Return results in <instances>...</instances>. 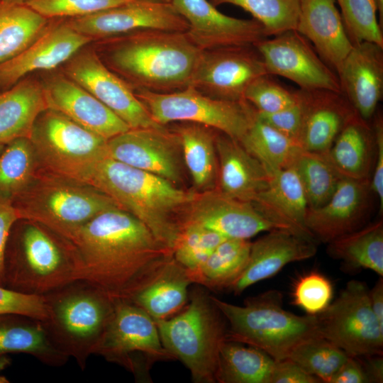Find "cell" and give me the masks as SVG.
<instances>
[{
    "label": "cell",
    "instance_id": "cell-53",
    "mask_svg": "<svg viewBox=\"0 0 383 383\" xmlns=\"http://www.w3.org/2000/svg\"><path fill=\"white\" fill-rule=\"evenodd\" d=\"M364 366L356 357H348L331 378L330 383H368Z\"/></svg>",
    "mask_w": 383,
    "mask_h": 383
},
{
    "label": "cell",
    "instance_id": "cell-59",
    "mask_svg": "<svg viewBox=\"0 0 383 383\" xmlns=\"http://www.w3.org/2000/svg\"><path fill=\"white\" fill-rule=\"evenodd\" d=\"M9 379L3 375L0 374V383H9Z\"/></svg>",
    "mask_w": 383,
    "mask_h": 383
},
{
    "label": "cell",
    "instance_id": "cell-45",
    "mask_svg": "<svg viewBox=\"0 0 383 383\" xmlns=\"http://www.w3.org/2000/svg\"><path fill=\"white\" fill-rule=\"evenodd\" d=\"M298 99L297 90L292 91L265 74L255 79L248 87L244 99L258 113H272L294 104Z\"/></svg>",
    "mask_w": 383,
    "mask_h": 383
},
{
    "label": "cell",
    "instance_id": "cell-52",
    "mask_svg": "<svg viewBox=\"0 0 383 383\" xmlns=\"http://www.w3.org/2000/svg\"><path fill=\"white\" fill-rule=\"evenodd\" d=\"M19 219L11 198L0 194V286L4 287V261L5 249L13 225Z\"/></svg>",
    "mask_w": 383,
    "mask_h": 383
},
{
    "label": "cell",
    "instance_id": "cell-28",
    "mask_svg": "<svg viewBox=\"0 0 383 383\" xmlns=\"http://www.w3.org/2000/svg\"><path fill=\"white\" fill-rule=\"evenodd\" d=\"M216 188L229 196L252 203L267 187L268 172L238 140L219 131L216 137Z\"/></svg>",
    "mask_w": 383,
    "mask_h": 383
},
{
    "label": "cell",
    "instance_id": "cell-44",
    "mask_svg": "<svg viewBox=\"0 0 383 383\" xmlns=\"http://www.w3.org/2000/svg\"><path fill=\"white\" fill-rule=\"evenodd\" d=\"M347 34L353 45L371 42L383 47L382 27L376 0H335Z\"/></svg>",
    "mask_w": 383,
    "mask_h": 383
},
{
    "label": "cell",
    "instance_id": "cell-11",
    "mask_svg": "<svg viewBox=\"0 0 383 383\" xmlns=\"http://www.w3.org/2000/svg\"><path fill=\"white\" fill-rule=\"evenodd\" d=\"M153 121L166 126L177 122L204 125L240 140L257 116L246 100L217 99L192 87L171 93L134 91Z\"/></svg>",
    "mask_w": 383,
    "mask_h": 383
},
{
    "label": "cell",
    "instance_id": "cell-25",
    "mask_svg": "<svg viewBox=\"0 0 383 383\" xmlns=\"http://www.w3.org/2000/svg\"><path fill=\"white\" fill-rule=\"evenodd\" d=\"M302 125L298 143L306 150L326 152L356 113L341 92L298 89Z\"/></svg>",
    "mask_w": 383,
    "mask_h": 383
},
{
    "label": "cell",
    "instance_id": "cell-50",
    "mask_svg": "<svg viewBox=\"0 0 383 383\" xmlns=\"http://www.w3.org/2000/svg\"><path fill=\"white\" fill-rule=\"evenodd\" d=\"M372 127L375 140V158L370 182V189L378 197L379 213L383 210V117L377 110Z\"/></svg>",
    "mask_w": 383,
    "mask_h": 383
},
{
    "label": "cell",
    "instance_id": "cell-32",
    "mask_svg": "<svg viewBox=\"0 0 383 383\" xmlns=\"http://www.w3.org/2000/svg\"><path fill=\"white\" fill-rule=\"evenodd\" d=\"M170 128L179 137L184 164L191 176L195 192L216 188V137L218 131L191 122L173 123Z\"/></svg>",
    "mask_w": 383,
    "mask_h": 383
},
{
    "label": "cell",
    "instance_id": "cell-21",
    "mask_svg": "<svg viewBox=\"0 0 383 383\" xmlns=\"http://www.w3.org/2000/svg\"><path fill=\"white\" fill-rule=\"evenodd\" d=\"M48 109L60 112L78 125L106 140L130 127L84 88L64 72L41 82Z\"/></svg>",
    "mask_w": 383,
    "mask_h": 383
},
{
    "label": "cell",
    "instance_id": "cell-14",
    "mask_svg": "<svg viewBox=\"0 0 383 383\" xmlns=\"http://www.w3.org/2000/svg\"><path fill=\"white\" fill-rule=\"evenodd\" d=\"M87 45L64 64L63 72L104 104L130 128H160L133 89Z\"/></svg>",
    "mask_w": 383,
    "mask_h": 383
},
{
    "label": "cell",
    "instance_id": "cell-13",
    "mask_svg": "<svg viewBox=\"0 0 383 383\" xmlns=\"http://www.w3.org/2000/svg\"><path fill=\"white\" fill-rule=\"evenodd\" d=\"M267 74L254 45L201 50L189 87L210 97L242 101L257 77Z\"/></svg>",
    "mask_w": 383,
    "mask_h": 383
},
{
    "label": "cell",
    "instance_id": "cell-40",
    "mask_svg": "<svg viewBox=\"0 0 383 383\" xmlns=\"http://www.w3.org/2000/svg\"><path fill=\"white\" fill-rule=\"evenodd\" d=\"M39 166L29 138H21L6 144L0 152V194L12 197L23 190Z\"/></svg>",
    "mask_w": 383,
    "mask_h": 383
},
{
    "label": "cell",
    "instance_id": "cell-38",
    "mask_svg": "<svg viewBox=\"0 0 383 383\" xmlns=\"http://www.w3.org/2000/svg\"><path fill=\"white\" fill-rule=\"evenodd\" d=\"M238 142L269 174L291 167L301 148L295 140L262 121L257 114Z\"/></svg>",
    "mask_w": 383,
    "mask_h": 383
},
{
    "label": "cell",
    "instance_id": "cell-4",
    "mask_svg": "<svg viewBox=\"0 0 383 383\" xmlns=\"http://www.w3.org/2000/svg\"><path fill=\"white\" fill-rule=\"evenodd\" d=\"M82 277L80 259L68 239L36 222L18 219L13 225L4 253V287L43 296Z\"/></svg>",
    "mask_w": 383,
    "mask_h": 383
},
{
    "label": "cell",
    "instance_id": "cell-60",
    "mask_svg": "<svg viewBox=\"0 0 383 383\" xmlns=\"http://www.w3.org/2000/svg\"><path fill=\"white\" fill-rule=\"evenodd\" d=\"M159 1L166 2V3H171V1H172V0H159Z\"/></svg>",
    "mask_w": 383,
    "mask_h": 383
},
{
    "label": "cell",
    "instance_id": "cell-36",
    "mask_svg": "<svg viewBox=\"0 0 383 383\" xmlns=\"http://www.w3.org/2000/svg\"><path fill=\"white\" fill-rule=\"evenodd\" d=\"M275 360L262 350L226 340L222 344L216 379L218 383H270Z\"/></svg>",
    "mask_w": 383,
    "mask_h": 383
},
{
    "label": "cell",
    "instance_id": "cell-39",
    "mask_svg": "<svg viewBox=\"0 0 383 383\" xmlns=\"http://www.w3.org/2000/svg\"><path fill=\"white\" fill-rule=\"evenodd\" d=\"M291 167L295 170L301 182L309 208H317L324 204L343 178L326 152L301 148Z\"/></svg>",
    "mask_w": 383,
    "mask_h": 383
},
{
    "label": "cell",
    "instance_id": "cell-8",
    "mask_svg": "<svg viewBox=\"0 0 383 383\" xmlns=\"http://www.w3.org/2000/svg\"><path fill=\"white\" fill-rule=\"evenodd\" d=\"M11 200L19 219L40 223L66 238L99 213L120 208L92 185L39 167Z\"/></svg>",
    "mask_w": 383,
    "mask_h": 383
},
{
    "label": "cell",
    "instance_id": "cell-34",
    "mask_svg": "<svg viewBox=\"0 0 383 383\" xmlns=\"http://www.w3.org/2000/svg\"><path fill=\"white\" fill-rule=\"evenodd\" d=\"M327 252L350 271L370 270L383 276V221L364 226L327 243Z\"/></svg>",
    "mask_w": 383,
    "mask_h": 383
},
{
    "label": "cell",
    "instance_id": "cell-15",
    "mask_svg": "<svg viewBox=\"0 0 383 383\" xmlns=\"http://www.w3.org/2000/svg\"><path fill=\"white\" fill-rule=\"evenodd\" d=\"M109 157L180 187L185 181L178 135L169 127L130 128L107 140Z\"/></svg>",
    "mask_w": 383,
    "mask_h": 383
},
{
    "label": "cell",
    "instance_id": "cell-22",
    "mask_svg": "<svg viewBox=\"0 0 383 383\" xmlns=\"http://www.w3.org/2000/svg\"><path fill=\"white\" fill-rule=\"evenodd\" d=\"M93 41L73 29L65 18L50 19L48 28L36 40L0 66V87L8 89L35 71L55 70Z\"/></svg>",
    "mask_w": 383,
    "mask_h": 383
},
{
    "label": "cell",
    "instance_id": "cell-33",
    "mask_svg": "<svg viewBox=\"0 0 383 383\" xmlns=\"http://www.w3.org/2000/svg\"><path fill=\"white\" fill-rule=\"evenodd\" d=\"M9 353L27 354L52 367L69 359L50 341L40 320L16 313L0 314V356Z\"/></svg>",
    "mask_w": 383,
    "mask_h": 383
},
{
    "label": "cell",
    "instance_id": "cell-18",
    "mask_svg": "<svg viewBox=\"0 0 383 383\" xmlns=\"http://www.w3.org/2000/svg\"><path fill=\"white\" fill-rule=\"evenodd\" d=\"M201 225L226 238L249 240L279 229L252 203L229 196L217 188L196 192L179 218Z\"/></svg>",
    "mask_w": 383,
    "mask_h": 383
},
{
    "label": "cell",
    "instance_id": "cell-46",
    "mask_svg": "<svg viewBox=\"0 0 383 383\" xmlns=\"http://www.w3.org/2000/svg\"><path fill=\"white\" fill-rule=\"evenodd\" d=\"M333 285L324 274L311 271L299 277L292 291V303L307 315L322 313L331 303Z\"/></svg>",
    "mask_w": 383,
    "mask_h": 383
},
{
    "label": "cell",
    "instance_id": "cell-56",
    "mask_svg": "<svg viewBox=\"0 0 383 383\" xmlns=\"http://www.w3.org/2000/svg\"><path fill=\"white\" fill-rule=\"evenodd\" d=\"M11 359L7 355L0 356V372L11 364Z\"/></svg>",
    "mask_w": 383,
    "mask_h": 383
},
{
    "label": "cell",
    "instance_id": "cell-5",
    "mask_svg": "<svg viewBox=\"0 0 383 383\" xmlns=\"http://www.w3.org/2000/svg\"><path fill=\"white\" fill-rule=\"evenodd\" d=\"M43 296L47 316L40 321L48 338L84 370L111 318L115 299L84 279Z\"/></svg>",
    "mask_w": 383,
    "mask_h": 383
},
{
    "label": "cell",
    "instance_id": "cell-6",
    "mask_svg": "<svg viewBox=\"0 0 383 383\" xmlns=\"http://www.w3.org/2000/svg\"><path fill=\"white\" fill-rule=\"evenodd\" d=\"M211 298L227 323V340L255 347L275 361L287 358L301 342L318 332L316 316H298L282 307L283 296L270 289L238 306Z\"/></svg>",
    "mask_w": 383,
    "mask_h": 383
},
{
    "label": "cell",
    "instance_id": "cell-3",
    "mask_svg": "<svg viewBox=\"0 0 383 383\" xmlns=\"http://www.w3.org/2000/svg\"><path fill=\"white\" fill-rule=\"evenodd\" d=\"M82 182L97 188L139 219L172 252L179 231V218L193 200L195 191L185 190L109 157L95 163Z\"/></svg>",
    "mask_w": 383,
    "mask_h": 383
},
{
    "label": "cell",
    "instance_id": "cell-10",
    "mask_svg": "<svg viewBox=\"0 0 383 383\" xmlns=\"http://www.w3.org/2000/svg\"><path fill=\"white\" fill-rule=\"evenodd\" d=\"M94 354L131 372L140 382H151L150 370L174 360L163 347L155 320L129 301L116 299L111 318Z\"/></svg>",
    "mask_w": 383,
    "mask_h": 383
},
{
    "label": "cell",
    "instance_id": "cell-27",
    "mask_svg": "<svg viewBox=\"0 0 383 383\" xmlns=\"http://www.w3.org/2000/svg\"><path fill=\"white\" fill-rule=\"evenodd\" d=\"M252 204L279 229L315 240L305 225L308 202L292 167L270 173L267 187Z\"/></svg>",
    "mask_w": 383,
    "mask_h": 383
},
{
    "label": "cell",
    "instance_id": "cell-1",
    "mask_svg": "<svg viewBox=\"0 0 383 383\" xmlns=\"http://www.w3.org/2000/svg\"><path fill=\"white\" fill-rule=\"evenodd\" d=\"M67 239L80 259L82 279L115 299H127L173 257L143 222L120 208L99 213Z\"/></svg>",
    "mask_w": 383,
    "mask_h": 383
},
{
    "label": "cell",
    "instance_id": "cell-57",
    "mask_svg": "<svg viewBox=\"0 0 383 383\" xmlns=\"http://www.w3.org/2000/svg\"><path fill=\"white\" fill-rule=\"evenodd\" d=\"M378 6L379 21L383 27V0H376Z\"/></svg>",
    "mask_w": 383,
    "mask_h": 383
},
{
    "label": "cell",
    "instance_id": "cell-48",
    "mask_svg": "<svg viewBox=\"0 0 383 383\" xmlns=\"http://www.w3.org/2000/svg\"><path fill=\"white\" fill-rule=\"evenodd\" d=\"M16 313L40 321L46 318L44 296L18 292L0 286V314Z\"/></svg>",
    "mask_w": 383,
    "mask_h": 383
},
{
    "label": "cell",
    "instance_id": "cell-9",
    "mask_svg": "<svg viewBox=\"0 0 383 383\" xmlns=\"http://www.w3.org/2000/svg\"><path fill=\"white\" fill-rule=\"evenodd\" d=\"M29 139L39 168L81 182L95 163L108 157L106 139L51 109L38 116Z\"/></svg>",
    "mask_w": 383,
    "mask_h": 383
},
{
    "label": "cell",
    "instance_id": "cell-61",
    "mask_svg": "<svg viewBox=\"0 0 383 383\" xmlns=\"http://www.w3.org/2000/svg\"><path fill=\"white\" fill-rule=\"evenodd\" d=\"M5 145L4 144H0V152L4 149Z\"/></svg>",
    "mask_w": 383,
    "mask_h": 383
},
{
    "label": "cell",
    "instance_id": "cell-16",
    "mask_svg": "<svg viewBox=\"0 0 383 383\" xmlns=\"http://www.w3.org/2000/svg\"><path fill=\"white\" fill-rule=\"evenodd\" d=\"M254 45L262 58L267 74L287 78L301 89L341 92L336 73L296 30L283 32L272 38H265Z\"/></svg>",
    "mask_w": 383,
    "mask_h": 383
},
{
    "label": "cell",
    "instance_id": "cell-26",
    "mask_svg": "<svg viewBox=\"0 0 383 383\" xmlns=\"http://www.w3.org/2000/svg\"><path fill=\"white\" fill-rule=\"evenodd\" d=\"M296 30L336 74L353 47L335 0H299Z\"/></svg>",
    "mask_w": 383,
    "mask_h": 383
},
{
    "label": "cell",
    "instance_id": "cell-47",
    "mask_svg": "<svg viewBox=\"0 0 383 383\" xmlns=\"http://www.w3.org/2000/svg\"><path fill=\"white\" fill-rule=\"evenodd\" d=\"M131 1L133 0H25L24 4L50 20L82 17Z\"/></svg>",
    "mask_w": 383,
    "mask_h": 383
},
{
    "label": "cell",
    "instance_id": "cell-43",
    "mask_svg": "<svg viewBox=\"0 0 383 383\" xmlns=\"http://www.w3.org/2000/svg\"><path fill=\"white\" fill-rule=\"evenodd\" d=\"M226 238L201 225L184 222L172 248L174 259L188 272L199 267Z\"/></svg>",
    "mask_w": 383,
    "mask_h": 383
},
{
    "label": "cell",
    "instance_id": "cell-58",
    "mask_svg": "<svg viewBox=\"0 0 383 383\" xmlns=\"http://www.w3.org/2000/svg\"><path fill=\"white\" fill-rule=\"evenodd\" d=\"M25 0H1V3L6 4H21Z\"/></svg>",
    "mask_w": 383,
    "mask_h": 383
},
{
    "label": "cell",
    "instance_id": "cell-35",
    "mask_svg": "<svg viewBox=\"0 0 383 383\" xmlns=\"http://www.w3.org/2000/svg\"><path fill=\"white\" fill-rule=\"evenodd\" d=\"M251 242L226 238L196 270L188 272L193 284L211 290L229 289L248 261Z\"/></svg>",
    "mask_w": 383,
    "mask_h": 383
},
{
    "label": "cell",
    "instance_id": "cell-23",
    "mask_svg": "<svg viewBox=\"0 0 383 383\" xmlns=\"http://www.w3.org/2000/svg\"><path fill=\"white\" fill-rule=\"evenodd\" d=\"M337 75L342 94L370 121L383 96V47L371 42L353 45Z\"/></svg>",
    "mask_w": 383,
    "mask_h": 383
},
{
    "label": "cell",
    "instance_id": "cell-30",
    "mask_svg": "<svg viewBox=\"0 0 383 383\" xmlns=\"http://www.w3.org/2000/svg\"><path fill=\"white\" fill-rule=\"evenodd\" d=\"M192 284L187 270L172 257L152 279L125 300L142 309L154 320L165 319L187 304L189 287Z\"/></svg>",
    "mask_w": 383,
    "mask_h": 383
},
{
    "label": "cell",
    "instance_id": "cell-19",
    "mask_svg": "<svg viewBox=\"0 0 383 383\" xmlns=\"http://www.w3.org/2000/svg\"><path fill=\"white\" fill-rule=\"evenodd\" d=\"M171 4L187 21V35L201 50L255 45L267 38L263 26L254 18L226 16L209 1L172 0Z\"/></svg>",
    "mask_w": 383,
    "mask_h": 383
},
{
    "label": "cell",
    "instance_id": "cell-12",
    "mask_svg": "<svg viewBox=\"0 0 383 383\" xmlns=\"http://www.w3.org/2000/svg\"><path fill=\"white\" fill-rule=\"evenodd\" d=\"M316 316L319 335L349 357L382 355L383 328L371 309L365 283L348 282L337 299Z\"/></svg>",
    "mask_w": 383,
    "mask_h": 383
},
{
    "label": "cell",
    "instance_id": "cell-20",
    "mask_svg": "<svg viewBox=\"0 0 383 383\" xmlns=\"http://www.w3.org/2000/svg\"><path fill=\"white\" fill-rule=\"evenodd\" d=\"M370 182L343 177L322 206L309 208L305 225L315 240L328 243L365 226L370 210Z\"/></svg>",
    "mask_w": 383,
    "mask_h": 383
},
{
    "label": "cell",
    "instance_id": "cell-31",
    "mask_svg": "<svg viewBox=\"0 0 383 383\" xmlns=\"http://www.w3.org/2000/svg\"><path fill=\"white\" fill-rule=\"evenodd\" d=\"M48 109L41 82L24 77L0 94V144L30 138L38 116Z\"/></svg>",
    "mask_w": 383,
    "mask_h": 383
},
{
    "label": "cell",
    "instance_id": "cell-24",
    "mask_svg": "<svg viewBox=\"0 0 383 383\" xmlns=\"http://www.w3.org/2000/svg\"><path fill=\"white\" fill-rule=\"evenodd\" d=\"M315 240L292 232L274 229L251 243L248 263L229 289L235 295L277 274L287 264L313 257Z\"/></svg>",
    "mask_w": 383,
    "mask_h": 383
},
{
    "label": "cell",
    "instance_id": "cell-54",
    "mask_svg": "<svg viewBox=\"0 0 383 383\" xmlns=\"http://www.w3.org/2000/svg\"><path fill=\"white\" fill-rule=\"evenodd\" d=\"M360 357L369 382L382 383L383 382L382 355H372Z\"/></svg>",
    "mask_w": 383,
    "mask_h": 383
},
{
    "label": "cell",
    "instance_id": "cell-49",
    "mask_svg": "<svg viewBox=\"0 0 383 383\" xmlns=\"http://www.w3.org/2000/svg\"><path fill=\"white\" fill-rule=\"evenodd\" d=\"M257 114L262 121L298 143L302 125V108L299 94L297 101L286 109L272 113L257 111Z\"/></svg>",
    "mask_w": 383,
    "mask_h": 383
},
{
    "label": "cell",
    "instance_id": "cell-55",
    "mask_svg": "<svg viewBox=\"0 0 383 383\" xmlns=\"http://www.w3.org/2000/svg\"><path fill=\"white\" fill-rule=\"evenodd\" d=\"M370 306L379 326L383 328V279H378L374 286L369 289Z\"/></svg>",
    "mask_w": 383,
    "mask_h": 383
},
{
    "label": "cell",
    "instance_id": "cell-41",
    "mask_svg": "<svg viewBox=\"0 0 383 383\" xmlns=\"http://www.w3.org/2000/svg\"><path fill=\"white\" fill-rule=\"evenodd\" d=\"M348 357L331 341L321 335H315L299 343L288 357L321 382L330 383Z\"/></svg>",
    "mask_w": 383,
    "mask_h": 383
},
{
    "label": "cell",
    "instance_id": "cell-7",
    "mask_svg": "<svg viewBox=\"0 0 383 383\" xmlns=\"http://www.w3.org/2000/svg\"><path fill=\"white\" fill-rule=\"evenodd\" d=\"M155 321L163 347L188 369L194 382H216L227 323L206 288L196 284L180 313Z\"/></svg>",
    "mask_w": 383,
    "mask_h": 383
},
{
    "label": "cell",
    "instance_id": "cell-2",
    "mask_svg": "<svg viewBox=\"0 0 383 383\" xmlns=\"http://www.w3.org/2000/svg\"><path fill=\"white\" fill-rule=\"evenodd\" d=\"M97 41L101 60L133 91L171 93L189 87L201 52L185 32L146 29Z\"/></svg>",
    "mask_w": 383,
    "mask_h": 383
},
{
    "label": "cell",
    "instance_id": "cell-51",
    "mask_svg": "<svg viewBox=\"0 0 383 383\" xmlns=\"http://www.w3.org/2000/svg\"><path fill=\"white\" fill-rule=\"evenodd\" d=\"M315 376L308 373L300 365L287 357L275 361L270 383H319Z\"/></svg>",
    "mask_w": 383,
    "mask_h": 383
},
{
    "label": "cell",
    "instance_id": "cell-42",
    "mask_svg": "<svg viewBox=\"0 0 383 383\" xmlns=\"http://www.w3.org/2000/svg\"><path fill=\"white\" fill-rule=\"evenodd\" d=\"M213 6L233 4L250 13L267 37L296 30L299 0H210Z\"/></svg>",
    "mask_w": 383,
    "mask_h": 383
},
{
    "label": "cell",
    "instance_id": "cell-17",
    "mask_svg": "<svg viewBox=\"0 0 383 383\" xmlns=\"http://www.w3.org/2000/svg\"><path fill=\"white\" fill-rule=\"evenodd\" d=\"M76 31L99 40L140 30L186 32L187 21L171 3L159 0H133L87 16L65 18Z\"/></svg>",
    "mask_w": 383,
    "mask_h": 383
},
{
    "label": "cell",
    "instance_id": "cell-37",
    "mask_svg": "<svg viewBox=\"0 0 383 383\" xmlns=\"http://www.w3.org/2000/svg\"><path fill=\"white\" fill-rule=\"evenodd\" d=\"M50 22L25 4L0 3V66L28 48Z\"/></svg>",
    "mask_w": 383,
    "mask_h": 383
},
{
    "label": "cell",
    "instance_id": "cell-29",
    "mask_svg": "<svg viewBox=\"0 0 383 383\" xmlns=\"http://www.w3.org/2000/svg\"><path fill=\"white\" fill-rule=\"evenodd\" d=\"M326 154L342 177L370 182L375 158L372 125L356 113Z\"/></svg>",
    "mask_w": 383,
    "mask_h": 383
},
{
    "label": "cell",
    "instance_id": "cell-62",
    "mask_svg": "<svg viewBox=\"0 0 383 383\" xmlns=\"http://www.w3.org/2000/svg\"><path fill=\"white\" fill-rule=\"evenodd\" d=\"M0 3H1V0H0Z\"/></svg>",
    "mask_w": 383,
    "mask_h": 383
}]
</instances>
